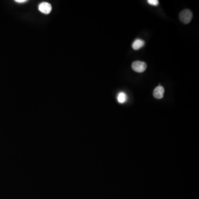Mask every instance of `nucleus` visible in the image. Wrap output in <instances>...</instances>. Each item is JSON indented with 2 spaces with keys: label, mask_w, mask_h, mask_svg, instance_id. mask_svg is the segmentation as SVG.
<instances>
[{
  "label": "nucleus",
  "mask_w": 199,
  "mask_h": 199,
  "mask_svg": "<svg viewBox=\"0 0 199 199\" xmlns=\"http://www.w3.org/2000/svg\"><path fill=\"white\" fill-rule=\"evenodd\" d=\"M192 13L190 9H185L181 11L179 14L180 21L184 24L189 23L192 18Z\"/></svg>",
  "instance_id": "1"
},
{
  "label": "nucleus",
  "mask_w": 199,
  "mask_h": 199,
  "mask_svg": "<svg viewBox=\"0 0 199 199\" xmlns=\"http://www.w3.org/2000/svg\"><path fill=\"white\" fill-rule=\"evenodd\" d=\"M147 64L144 61H135L132 64V68L137 73H142L147 69Z\"/></svg>",
  "instance_id": "2"
},
{
  "label": "nucleus",
  "mask_w": 199,
  "mask_h": 199,
  "mask_svg": "<svg viewBox=\"0 0 199 199\" xmlns=\"http://www.w3.org/2000/svg\"><path fill=\"white\" fill-rule=\"evenodd\" d=\"M38 9L42 13L48 15L52 11V6L48 2H42L39 5Z\"/></svg>",
  "instance_id": "3"
},
{
  "label": "nucleus",
  "mask_w": 199,
  "mask_h": 199,
  "mask_svg": "<svg viewBox=\"0 0 199 199\" xmlns=\"http://www.w3.org/2000/svg\"><path fill=\"white\" fill-rule=\"evenodd\" d=\"M164 94V89L162 86L156 87L153 91V96L157 99H161L163 97Z\"/></svg>",
  "instance_id": "4"
},
{
  "label": "nucleus",
  "mask_w": 199,
  "mask_h": 199,
  "mask_svg": "<svg viewBox=\"0 0 199 199\" xmlns=\"http://www.w3.org/2000/svg\"><path fill=\"white\" fill-rule=\"evenodd\" d=\"M145 44V42L140 39H137L132 44V48L134 50L137 51L142 48Z\"/></svg>",
  "instance_id": "5"
},
{
  "label": "nucleus",
  "mask_w": 199,
  "mask_h": 199,
  "mask_svg": "<svg viewBox=\"0 0 199 199\" xmlns=\"http://www.w3.org/2000/svg\"><path fill=\"white\" fill-rule=\"evenodd\" d=\"M117 100L120 104H124L127 100V96L125 93L121 91L117 96Z\"/></svg>",
  "instance_id": "6"
},
{
  "label": "nucleus",
  "mask_w": 199,
  "mask_h": 199,
  "mask_svg": "<svg viewBox=\"0 0 199 199\" xmlns=\"http://www.w3.org/2000/svg\"><path fill=\"white\" fill-rule=\"evenodd\" d=\"M148 3L154 6H157L159 5V1L158 0H148Z\"/></svg>",
  "instance_id": "7"
},
{
  "label": "nucleus",
  "mask_w": 199,
  "mask_h": 199,
  "mask_svg": "<svg viewBox=\"0 0 199 199\" xmlns=\"http://www.w3.org/2000/svg\"><path fill=\"white\" fill-rule=\"evenodd\" d=\"M15 1L16 2H17V3H24V2H26L27 1L26 0H16Z\"/></svg>",
  "instance_id": "8"
}]
</instances>
